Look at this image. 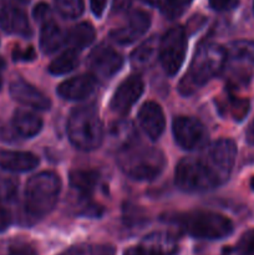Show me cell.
Here are the masks:
<instances>
[{"label": "cell", "mask_w": 254, "mask_h": 255, "mask_svg": "<svg viewBox=\"0 0 254 255\" xmlns=\"http://www.w3.org/2000/svg\"><path fill=\"white\" fill-rule=\"evenodd\" d=\"M226 61V50L214 42H203L197 47L188 72L179 82V92L189 96L214 76L221 74Z\"/></svg>", "instance_id": "obj_1"}, {"label": "cell", "mask_w": 254, "mask_h": 255, "mask_svg": "<svg viewBox=\"0 0 254 255\" xmlns=\"http://www.w3.org/2000/svg\"><path fill=\"white\" fill-rule=\"evenodd\" d=\"M117 162L124 173L137 181L154 179L166 167V158L162 151L137 141L120 148Z\"/></svg>", "instance_id": "obj_2"}, {"label": "cell", "mask_w": 254, "mask_h": 255, "mask_svg": "<svg viewBox=\"0 0 254 255\" xmlns=\"http://www.w3.org/2000/svg\"><path fill=\"white\" fill-rule=\"evenodd\" d=\"M61 191V181L52 172H41L27 181L25 188V211L29 218L37 219L54 209Z\"/></svg>", "instance_id": "obj_3"}, {"label": "cell", "mask_w": 254, "mask_h": 255, "mask_svg": "<svg viewBox=\"0 0 254 255\" xmlns=\"http://www.w3.org/2000/svg\"><path fill=\"white\" fill-rule=\"evenodd\" d=\"M168 222L198 239L217 241L227 238L233 233V223L227 217L213 212L198 211L177 214L168 218Z\"/></svg>", "instance_id": "obj_4"}, {"label": "cell", "mask_w": 254, "mask_h": 255, "mask_svg": "<svg viewBox=\"0 0 254 255\" xmlns=\"http://www.w3.org/2000/svg\"><path fill=\"white\" fill-rule=\"evenodd\" d=\"M67 133L71 143L81 151H92L104 139V127L96 107L81 106L71 112L67 122Z\"/></svg>", "instance_id": "obj_5"}, {"label": "cell", "mask_w": 254, "mask_h": 255, "mask_svg": "<svg viewBox=\"0 0 254 255\" xmlns=\"http://www.w3.org/2000/svg\"><path fill=\"white\" fill-rule=\"evenodd\" d=\"M176 184L179 189L188 193L207 192L223 184L214 172L208 159L199 157H187L176 167Z\"/></svg>", "instance_id": "obj_6"}, {"label": "cell", "mask_w": 254, "mask_h": 255, "mask_svg": "<svg viewBox=\"0 0 254 255\" xmlns=\"http://www.w3.org/2000/svg\"><path fill=\"white\" fill-rule=\"evenodd\" d=\"M222 72L232 89L247 86L254 77V42L242 40L229 44Z\"/></svg>", "instance_id": "obj_7"}, {"label": "cell", "mask_w": 254, "mask_h": 255, "mask_svg": "<svg viewBox=\"0 0 254 255\" xmlns=\"http://www.w3.org/2000/svg\"><path fill=\"white\" fill-rule=\"evenodd\" d=\"M187 50V37L183 27L176 26L164 34L159 42V60L167 75L173 76L181 69Z\"/></svg>", "instance_id": "obj_8"}, {"label": "cell", "mask_w": 254, "mask_h": 255, "mask_svg": "<svg viewBox=\"0 0 254 255\" xmlns=\"http://www.w3.org/2000/svg\"><path fill=\"white\" fill-rule=\"evenodd\" d=\"M172 129L177 143L187 151L204 148L208 143V131L201 121L193 117H177Z\"/></svg>", "instance_id": "obj_9"}, {"label": "cell", "mask_w": 254, "mask_h": 255, "mask_svg": "<svg viewBox=\"0 0 254 255\" xmlns=\"http://www.w3.org/2000/svg\"><path fill=\"white\" fill-rule=\"evenodd\" d=\"M202 154L208 159L222 183L228 181L237 157V146L229 138H222L206 146Z\"/></svg>", "instance_id": "obj_10"}, {"label": "cell", "mask_w": 254, "mask_h": 255, "mask_svg": "<svg viewBox=\"0 0 254 255\" xmlns=\"http://www.w3.org/2000/svg\"><path fill=\"white\" fill-rule=\"evenodd\" d=\"M0 26L7 34L22 37L31 35L22 0H0Z\"/></svg>", "instance_id": "obj_11"}, {"label": "cell", "mask_w": 254, "mask_h": 255, "mask_svg": "<svg viewBox=\"0 0 254 255\" xmlns=\"http://www.w3.org/2000/svg\"><path fill=\"white\" fill-rule=\"evenodd\" d=\"M124 60L121 55L107 45H99L89 56V67L94 77L111 79L121 70Z\"/></svg>", "instance_id": "obj_12"}, {"label": "cell", "mask_w": 254, "mask_h": 255, "mask_svg": "<svg viewBox=\"0 0 254 255\" xmlns=\"http://www.w3.org/2000/svg\"><path fill=\"white\" fill-rule=\"evenodd\" d=\"M142 92H143V82L141 77L131 76L125 80L116 90L111 100L112 111L120 115H126L138 101Z\"/></svg>", "instance_id": "obj_13"}, {"label": "cell", "mask_w": 254, "mask_h": 255, "mask_svg": "<svg viewBox=\"0 0 254 255\" xmlns=\"http://www.w3.org/2000/svg\"><path fill=\"white\" fill-rule=\"evenodd\" d=\"M149 25H151L149 15L142 10H136L129 15L126 25L111 32V39L117 44H131L148 30Z\"/></svg>", "instance_id": "obj_14"}, {"label": "cell", "mask_w": 254, "mask_h": 255, "mask_svg": "<svg viewBox=\"0 0 254 255\" xmlns=\"http://www.w3.org/2000/svg\"><path fill=\"white\" fill-rule=\"evenodd\" d=\"M10 95L19 104L35 110H49L51 106L46 95L22 79H16L10 84Z\"/></svg>", "instance_id": "obj_15"}, {"label": "cell", "mask_w": 254, "mask_h": 255, "mask_svg": "<svg viewBox=\"0 0 254 255\" xmlns=\"http://www.w3.org/2000/svg\"><path fill=\"white\" fill-rule=\"evenodd\" d=\"M139 126L151 139H158L163 132L166 121L159 105L156 102H146L138 112Z\"/></svg>", "instance_id": "obj_16"}, {"label": "cell", "mask_w": 254, "mask_h": 255, "mask_svg": "<svg viewBox=\"0 0 254 255\" xmlns=\"http://www.w3.org/2000/svg\"><path fill=\"white\" fill-rule=\"evenodd\" d=\"M96 89V79L91 75H80L66 80L57 87V94L65 100H84Z\"/></svg>", "instance_id": "obj_17"}, {"label": "cell", "mask_w": 254, "mask_h": 255, "mask_svg": "<svg viewBox=\"0 0 254 255\" xmlns=\"http://www.w3.org/2000/svg\"><path fill=\"white\" fill-rule=\"evenodd\" d=\"M39 157L30 152L0 151V167L9 172H27L39 164Z\"/></svg>", "instance_id": "obj_18"}, {"label": "cell", "mask_w": 254, "mask_h": 255, "mask_svg": "<svg viewBox=\"0 0 254 255\" xmlns=\"http://www.w3.org/2000/svg\"><path fill=\"white\" fill-rule=\"evenodd\" d=\"M159 42L157 36L149 37L139 45L131 55V65L136 70H146L153 65L157 56H159Z\"/></svg>", "instance_id": "obj_19"}, {"label": "cell", "mask_w": 254, "mask_h": 255, "mask_svg": "<svg viewBox=\"0 0 254 255\" xmlns=\"http://www.w3.org/2000/svg\"><path fill=\"white\" fill-rule=\"evenodd\" d=\"M66 41V36L59 25L54 21L52 17L41 22V31H40V47L44 54L55 52L64 42Z\"/></svg>", "instance_id": "obj_20"}, {"label": "cell", "mask_w": 254, "mask_h": 255, "mask_svg": "<svg viewBox=\"0 0 254 255\" xmlns=\"http://www.w3.org/2000/svg\"><path fill=\"white\" fill-rule=\"evenodd\" d=\"M12 128L21 137L31 138L41 131L42 121L39 116L26 110H16L12 116Z\"/></svg>", "instance_id": "obj_21"}, {"label": "cell", "mask_w": 254, "mask_h": 255, "mask_svg": "<svg viewBox=\"0 0 254 255\" xmlns=\"http://www.w3.org/2000/svg\"><path fill=\"white\" fill-rule=\"evenodd\" d=\"M95 39V29L91 24L81 22L77 24L67 32L66 42L70 49L75 51H81L89 46Z\"/></svg>", "instance_id": "obj_22"}, {"label": "cell", "mask_w": 254, "mask_h": 255, "mask_svg": "<svg viewBox=\"0 0 254 255\" xmlns=\"http://www.w3.org/2000/svg\"><path fill=\"white\" fill-rule=\"evenodd\" d=\"M99 182V174L95 171L76 169L70 173V184L82 197H87L94 192Z\"/></svg>", "instance_id": "obj_23"}, {"label": "cell", "mask_w": 254, "mask_h": 255, "mask_svg": "<svg viewBox=\"0 0 254 255\" xmlns=\"http://www.w3.org/2000/svg\"><path fill=\"white\" fill-rule=\"evenodd\" d=\"M77 62H79L77 51L69 49L52 60L51 64L49 65V72L52 75H65L72 71L76 67Z\"/></svg>", "instance_id": "obj_24"}, {"label": "cell", "mask_w": 254, "mask_h": 255, "mask_svg": "<svg viewBox=\"0 0 254 255\" xmlns=\"http://www.w3.org/2000/svg\"><path fill=\"white\" fill-rule=\"evenodd\" d=\"M143 244L152 247L163 255H174L177 252V243L171 236L154 233L144 239Z\"/></svg>", "instance_id": "obj_25"}, {"label": "cell", "mask_w": 254, "mask_h": 255, "mask_svg": "<svg viewBox=\"0 0 254 255\" xmlns=\"http://www.w3.org/2000/svg\"><path fill=\"white\" fill-rule=\"evenodd\" d=\"M111 137L120 146V148L136 141V132L133 125L128 121L117 122L111 128Z\"/></svg>", "instance_id": "obj_26"}, {"label": "cell", "mask_w": 254, "mask_h": 255, "mask_svg": "<svg viewBox=\"0 0 254 255\" xmlns=\"http://www.w3.org/2000/svg\"><path fill=\"white\" fill-rule=\"evenodd\" d=\"M193 0H157L158 7L167 19L179 17L192 4Z\"/></svg>", "instance_id": "obj_27"}, {"label": "cell", "mask_w": 254, "mask_h": 255, "mask_svg": "<svg viewBox=\"0 0 254 255\" xmlns=\"http://www.w3.org/2000/svg\"><path fill=\"white\" fill-rule=\"evenodd\" d=\"M55 6L60 15L75 19L84 12V0H55Z\"/></svg>", "instance_id": "obj_28"}, {"label": "cell", "mask_w": 254, "mask_h": 255, "mask_svg": "<svg viewBox=\"0 0 254 255\" xmlns=\"http://www.w3.org/2000/svg\"><path fill=\"white\" fill-rule=\"evenodd\" d=\"M62 255H115V249L111 246H79L70 249Z\"/></svg>", "instance_id": "obj_29"}, {"label": "cell", "mask_w": 254, "mask_h": 255, "mask_svg": "<svg viewBox=\"0 0 254 255\" xmlns=\"http://www.w3.org/2000/svg\"><path fill=\"white\" fill-rule=\"evenodd\" d=\"M229 110L236 121H242L249 111V101L247 99H241L233 95L229 96Z\"/></svg>", "instance_id": "obj_30"}, {"label": "cell", "mask_w": 254, "mask_h": 255, "mask_svg": "<svg viewBox=\"0 0 254 255\" xmlns=\"http://www.w3.org/2000/svg\"><path fill=\"white\" fill-rule=\"evenodd\" d=\"M19 182L14 177L0 176V197L5 201H11L16 197Z\"/></svg>", "instance_id": "obj_31"}, {"label": "cell", "mask_w": 254, "mask_h": 255, "mask_svg": "<svg viewBox=\"0 0 254 255\" xmlns=\"http://www.w3.org/2000/svg\"><path fill=\"white\" fill-rule=\"evenodd\" d=\"M237 253L238 255H254V229L242 236L237 244Z\"/></svg>", "instance_id": "obj_32"}, {"label": "cell", "mask_w": 254, "mask_h": 255, "mask_svg": "<svg viewBox=\"0 0 254 255\" xmlns=\"http://www.w3.org/2000/svg\"><path fill=\"white\" fill-rule=\"evenodd\" d=\"M7 255H39L30 244L25 242H14L7 249Z\"/></svg>", "instance_id": "obj_33"}, {"label": "cell", "mask_w": 254, "mask_h": 255, "mask_svg": "<svg viewBox=\"0 0 254 255\" xmlns=\"http://www.w3.org/2000/svg\"><path fill=\"white\" fill-rule=\"evenodd\" d=\"M142 221H144V218L138 213L137 207L128 206L125 208V223L127 226H138Z\"/></svg>", "instance_id": "obj_34"}, {"label": "cell", "mask_w": 254, "mask_h": 255, "mask_svg": "<svg viewBox=\"0 0 254 255\" xmlns=\"http://www.w3.org/2000/svg\"><path fill=\"white\" fill-rule=\"evenodd\" d=\"M212 9L217 11H228L238 5L239 0H208Z\"/></svg>", "instance_id": "obj_35"}, {"label": "cell", "mask_w": 254, "mask_h": 255, "mask_svg": "<svg viewBox=\"0 0 254 255\" xmlns=\"http://www.w3.org/2000/svg\"><path fill=\"white\" fill-rule=\"evenodd\" d=\"M35 56H36V54H35V50L31 46L26 47V49L16 47L12 52V57L16 61H31V60L35 59Z\"/></svg>", "instance_id": "obj_36"}, {"label": "cell", "mask_w": 254, "mask_h": 255, "mask_svg": "<svg viewBox=\"0 0 254 255\" xmlns=\"http://www.w3.org/2000/svg\"><path fill=\"white\" fill-rule=\"evenodd\" d=\"M124 255H163V254L159 253L158 251H156V249L152 248V247L146 246V244H142V246L132 247V248L127 249Z\"/></svg>", "instance_id": "obj_37"}, {"label": "cell", "mask_w": 254, "mask_h": 255, "mask_svg": "<svg viewBox=\"0 0 254 255\" xmlns=\"http://www.w3.org/2000/svg\"><path fill=\"white\" fill-rule=\"evenodd\" d=\"M34 17L36 21H39L40 24H41V22L45 21V20L52 17L51 10H50V7L47 6L45 2H40V4H37L36 6H35Z\"/></svg>", "instance_id": "obj_38"}, {"label": "cell", "mask_w": 254, "mask_h": 255, "mask_svg": "<svg viewBox=\"0 0 254 255\" xmlns=\"http://www.w3.org/2000/svg\"><path fill=\"white\" fill-rule=\"evenodd\" d=\"M10 224H11V214L2 204H0V232L6 231Z\"/></svg>", "instance_id": "obj_39"}, {"label": "cell", "mask_w": 254, "mask_h": 255, "mask_svg": "<svg viewBox=\"0 0 254 255\" xmlns=\"http://www.w3.org/2000/svg\"><path fill=\"white\" fill-rule=\"evenodd\" d=\"M132 0H114L112 2V11L117 12H125L131 7Z\"/></svg>", "instance_id": "obj_40"}, {"label": "cell", "mask_w": 254, "mask_h": 255, "mask_svg": "<svg viewBox=\"0 0 254 255\" xmlns=\"http://www.w3.org/2000/svg\"><path fill=\"white\" fill-rule=\"evenodd\" d=\"M107 0H90V4H91V10L97 17H100L104 12L105 7H106Z\"/></svg>", "instance_id": "obj_41"}, {"label": "cell", "mask_w": 254, "mask_h": 255, "mask_svg": "<svg viewBox=\"0 0 254 255\" xmlns=\"http://www.w3.org/2000/svg\"><path fill=\"white\" fill-rule=\"evenodd\" d=\"M246 136H247V142H248L249 144H254V120L252 121V124L249 125Z\"/></svg>", "instance_id": "obj_42"}, {"label": "cell", "mask_w": 254, "mask_h": 255, "mask_svg": "<svg viewBox=\"0 0 254 255\" xmlns=\"http://www.w3.org/2000/svg\"><path fill=\"white\" fill-rule=\"evenodd\" d=\"M4 67H5V62H4V60L1 59V57H0V90H1V86H2V70H4Z\"/></svg>", "instance_id": "obj_43"}, {"label": "cell", "mask_w": 254, "mask_h": 255, "mask_svg": "<svg viewBox=\"0 0 254 255\" xmlns=\"http://www.w3.org/2000/svg\"><path fill=\"white\" fill-rule=\"evenodd\" d=\"M144 2H146V4H149V5H152L154 2V0H143Z\"/></svg>", "instance_id": "obj_44"}, {"label": "cell", "mask_w": 254, "mask_h": 255, "mask_svg": "<svg viewBox=\"0 0 254 255\" xmlns=\"http://www.w3.org/2000/svg\"><path fill=\"white\" fill-rule=\"evenodd\" d=\"M251 187H252V189H253V191H254V177H253V178H252V181H251Z\"/></svg>", "instance_id": "obj_45"}, {"label": "cell", "mask_w": 254, "mask_h": 255, "mask_svg": "<svg viewBox=\"0 0 254 255\" xmlns=\"http://www.w3.org/2000/svg\"><path fill=\"white\" fill-rule=\"evenodd\" d=\"M253 9H254V4H253Z\"/></svg>", "instance_id": "obj_46"}]
</instances>
